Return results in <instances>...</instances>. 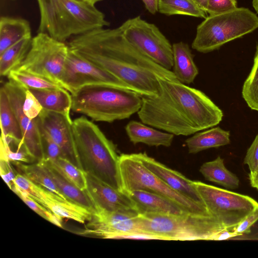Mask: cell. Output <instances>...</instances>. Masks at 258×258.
<instances>
[{
  "label": "cell",
  "mask_w": 258,
  "mask_h": 258,
  "mask_svg": "<svg viewBox=\"0 0 258 258\" xmlns=\"http://www.w3.org/2000/svg\"><path fill=\"white\" fill-rule=\"evenodd\" d=\"M135 204L139 214L182 215L188 213L178 205L159 195L144 190L124 192Z\"/></svg>",
  "instance_id": "obj_18"
},
{
  "label": "cell",
  "mask_w": 258,
  "mask_h": 258,
  "mask_svg": "<svg viewBox=\"0 0 258 258\" xmlns=\"http://www.w3.org/2000/svg\"><path fill=\"white\" fill-rule=\"evenodd\" d=\"M0 123L1 138L24 144L20 126L3 86L0 90Z\"/></svg>",
  "instance_id": "obj_25"
},
{
  "label": "cell",
  "mask_w": 258,
  "mask_h": 258,
  "mask_svg": "<svg viewBox=\"0 0 258 258\" xmlns=\"http://www.w3.org/2000/svg\"><path fill=\"white\" fill-rule=\"evenodd\" d=\"M258 220V207L248 215L233 230L238 235L248 234L251 227Z\"/></svg>",
  "instance_id": "obj_41"
},
{
  "label": "cell",
  "mask_w": 258,
  "mask_h": 258,
  "mask_svg": "<svg viewBox=\"0 0 258 258\" xmlns=\"http://www.w3.org/2000/svg\"><path fill=\"white\" fill-rule=\"evenodd\" d=\"M11 1H16V0H11Z\"/></svg>",
  "instance_id": "obj_49"
},
{
  "label": "cell",
  "mask_w": 258,
  "mask_h": 258,
  "mask_svg": "<svg viewBox=\"0 0 258 258\" xmlns=\"http://www.w3.org/2000/svg\"><path fill=\"white\" fill-rule=\"evenodd\" d=\"M237 8L236 0H209L206 11L209 15L224 13Z\"/></svg>",
  "instance_id": "obj_39"
},
{
  "label": "cell",
  "mask_w": 258,
  "mask_h": 258,
  "mask_svg": "<svg viewBox=\"0 0 258 258\" xmlns=\"http://www.w3.org/2000/svg\"><path fill=\"white\" fill-rule=\"evenodd\" d=\"M158 11L167 16L182 15L204 19L208 16L191 0H158Z\"/></svg>",
  "instance_id": "obj_30"
},
{
  "label": "cell",
  "mask_w": 258,
  "mask_h": 258,
  "mask_svg": "<svg viewBox=\"0 0 258 258\" xmlns=\"http://www.w3.org/2000/svg\"><path fill=\"white\" fill-rule=\"evenodd\" d=\"M38 100L43 109L63 115L69 119L72 98L62 87L57 88L28 89Z\"/></svg>",
  "instance_id": "obj_21"
},
{
  "label": "cell",
  "mask_w": 258,
  "mask_h": 258,
  "mask_svg": "<svg viewBox=\"0 0 258 258\" xmlns=\"http://www.w3.org/2000/svg\"><path fill=\"white\" fill-rule=\"evenodd\" d=\"M238 236L234 231L225 229L216 234L213 240H222Z\"/></svg>",
  "instance_id": "obj_43"
},
{
  "label": "cell",
  "mask_w": 258,
  "mask_h": 258,
  "mask_svg": "<svg viewBox=\"0 0 258 258\" xmlns=\"http://www.w3.org/2000/svg\"><path fill=\"white\" fill-rule=\"evenodd\" d=\"M194 183L209 214L230 231L258 207V202L249 196L199 181Z\"/></svg>",
  "instance_id": "obj_9"
},
{
  "label": "cell",
  "mask_w": 258,
  "mask_h": 258,
  "mask_svg": "<svg viewBox=\"0 0 258 258\" xmlns=\"http://www.w3.org/2000/svg\"><path fill=\"white\" fill-rule=\"evenodd\" d=\"M46 169L59 191L70 201L93 213L95 206L85 190H82L68 179L51 162L46 159L39 161Z\"/></svg>",
  "instance_id": "obj_19"
},
{
  "label": "cell",
  "mask_w": 258,
  "mask_h": 258,
  "mask_svg": "<svg viewBox=\"0 0 258 258\" xmlns=\"http://www.w3.org/2000/svg\"><path fill=\"white\" fill-rule=\"evenodd\" d=\"M38 125L44 153V159L53 160L60 157L65 158L58 145L39 123Z\"/></svg>",
  "instance_id": "obj_37"
},
{
  "label": "cell",
  "mask_w": 258,
  "mask_h": 258,
  "mask_svg": "<svg viewBox=\"0 0 258 258\" xmlns=\"http://www.w3.org/2000/svg\"><path fill=\"white\" fill-rule=\"evenodd\" d=\"M61 218H68L84 224L89 221L92 212L86 208L57 196L44 206Z\"/></svg>",
  "instance_id": "obj_27"
},
{
  "label": "cell",
  "mask_w": 258,
  "mask_h": 258,
  "mask_svg": "<svg viewBox=\"0 0 258 258\" xmlns=\"http://www.w3.org/2000/svg\"><path fill=\"white\" fill-rule=\"evenodd\" d=\"M71 95L72 110L96 121L128 118L142 103V96L135 91L104 84L86 85Z\"/></svg>",
  "instance_id": "obj_5"
},
{
  "label": "cell",
  "mask_w": 258,
  "mask_h": 258,
  "mask_svg": "<svg viewBox=\"0 0 258 258\" xmlns=\"http://www.w3.org/2000/svg\"><path fill=\"white\" fill-rule=\"evenodd\" d=\"M20 126L24 144L29 154L37 162L44 159L41 134L37 118L32 119L23 110L27 89L9 79L3 86Z\"/></svg>",
  "instance_id": "obj_14"
},
{
  "label": "cell",
  "mask_w": 258,
  "mask_h": 258,
  "mask_svg": "<svg viewBox=\"0 0 258 258\" xmlns=\"http://www.w3.org/2000/svg\"><path fill=\"white\" fill-rule=\"evenodd\" d=\"M119 28L125 39L143 54L166 69L173 68L172 45L156 25L137 16Z\"/></svg>",
  "instance_id": "obj_11"
},
{
  "label": "cell",
  "mask_w": 258,
  "mask_h": 258,
  "mask_svg": "<svg viewBox=\"0 0 258 258\" xmlns=\"http://www.w3.org/2000/svg\"><path fill=\"white\" fill-rule=\"evenodd\" d=\"M68 46L141 96L156 95L159 78L177 80L172 71L157 64L132 46L124 37L119 27L96 29L74 36Z\"/></svg>",
  "instance_id": "obj_1"
},
{
  "label": "cell",
  "mask_w": 258,
  "mask_h": 258,
  "mask_svg": "<svg viewBox=\"0 0 258 258\" xmlns=\"http://www.w3.org/2000/svg\"><path fill=\"white\" fill-rule=\"evenodd\" d=\"M0 173L4 181L11 189L17 174L13 169L10 161L0 160Z\"/></svg>",
  "instance_id": "obj_42"
},
{
  "label": "cell",
  "mask_w": 258,
  "mask_h": 258,
  "mask_svg": "<svg viewBox=\"0 0 258 258\" xmlns=\"http://www.w3.org/2000/svg\"><path fill=\"white\" fill-rule=\"evenodd\" d=\"M40 22L37 33L64 42L72 36L110 25L95 6L78 0H37Z\"/></svg>",
  "instance_id": "obj_4"
},
{
  "label": "cell",
  "mask_w": 258,
  "mask_h": 258,
  "mask_svg": "<svg viewBox=\"0 0 258 258\" xmlns=\"http://www.w3.org/2000/svg\"><path fill=\"white\" fill-rule=\"evenodd\" d=\"M127 135L134 144L143 143L149 146L170 147L174 135L157 130L144 123L132 120L125 127Z\"/></svg>",
  "instance_id": "obj_20"
},
{
  "label": "cell",
  "mask_w": 258,
  "mask_h": 258,
  "mask_svg": "<svg viewBox=\"0 0 258 258\" xmlns=\"http://www.w3.org/2000/svg\"><path fill=\"white\" fill-rule=\"evenodd\" d=\"M199 7L206 11L209 0H191Z\"/></svg>",
  "instance_id": "obj_46"
},
{
  "label": "cell",
  "mask_w": 258,
  "mask_h": 258,
  "mask_svg": "<svg viewBox=\"0 0 258 258\" xmlns=\"http://www.w3.org/2000/svg\"><path fill=\"white\" fill-rule=\"evenodd\" d=\"M32 39V36L23 38L0 54L1 77L8 76L21 64L30 49Z\"/></svg>",
  "instance_id": "obj_28"
},
{
  "label": "cell",
  "mask_w": 258,
  "mask_h": 258,
  "mask_svg": "<svg viewBox=\"0 0 258 258\" xmlns=\"http://www.w3.org/2000/svg\"><path fill=\"white\" fill-rule=\"evenodd\" d=\"M87 4L95 6V4L103 0H78Z\"/></svg>",
  "instance_id": "obj_47"
},
{
  "label": "cell",
  "mask_w": 258,
  "mask_h": 258,
  "mask_svg": "<svg viewBox=\"0 0 258 258\" xmlns=\"http://www.w3.org/2000/svg\"><path fill=\"white\" fill-rule=\"evenodd\" d=\"M13 162L21 170L22 174L29 180L61 198L68 200L59 191L46 169L39 162L29 164H23L19 162Z\"/></svg>",
  "instance_id": "obj_29"
},
{
  "label": "cell",
  "mask_w": 258,
  "mask_h": 258,
  "mask_svg": "<svg viewBox=\"0 0 258 258\" xmlns=\"http://www.w3.org/2000/svg\"><path fill=\"white\" fill-rule=\"evenodd\" d=\"M43 108L31 92L27 89L23 104V110L24 114L29 118L33 119L37 118Z\"/></svg>",
  "instance_id": "obj_38"
},
{
  "label": "cell",
  "mask_w": 258,
  "mask_h": 258,
  "mask_svg": "<svg viewBox=\"0 0 258 258\" xmlns=\"http://www.w3.org/2000/svg\"><path fill=\"white\" fill-rule=\"evenodd\" d=\"M200 172L206 179L228 188H237L239 180L237 176L228 170L220 156L202 164Z\"/></svg>",
  "instance_id": "obj_26"
},
{
  "label": "cell",
  "mask_w": 258,
  "mask_h": 258,
  "mask_svg": "<svg viewBox=\"0 0 258 258\" xmlns=\"http://www.w3.org/2000/svg\"><path fill=\"white\" fill-rule=\"evenodd\" d=\"M159 92L142 96L137 112L148 125L176 136H187L214 127L223 113L204 93L177 80L159 79Z\"/></svg>",
  "instance_id": "obj_2"
},
{
  "label": "cell",
  "mask_w": 258,
  "mask_h": 258,
  "mask_svg": "<svg viewBox=\"0 0 258 258\" xmlns=\"http://www.w3.org/2000/svg\"><path fill=\"white\" fill-rule=\"evenodd\" d=\"M61 83L71 94L83 86L92 84L107 85L132 90L111 74L91 62L69 46Z\"/></svg>",
  "instance_id": "obj_13"
},
{
  "label": "cell",
  "mask_w": 258,
  "mask_h": 258,
  "mask_svg": "<svg viewBox=\"0 0 258 258\" xmlns=\"http://www.w3.org/2000/svg\"><path fill=\"white\" fill-rule=\"evenodd\" d=\"M14 183L44 207L48 202L58 196L35 184L21 173H17Z\"/></svg>",
  "instance_id": "obj_33"
},
{
  "label": "cell",
  "mask_w": 258,
  "mask_h": 258,
  "mask_svg": "<svg viewBox=\"0 0 258 258\" xmlns=\"http://www.w3.org/2000/svg\"><path fill=\"white\" fill-rule=\"evenodd\" d=\"M85 175V191L96 210L109 212L128 210L138 211L135 204L126 194L113 188L91 175L86 173Z\"/></svg>",
  "instance_id": "obj_16"
},
{
  "label": "cell",
  "mask_w": 258,
  "mask_h": 258,
  "mask_svg": "<svg viewBox=\"0 0 258 258\" xmlns=\"http://www.w3.org/2000/svg\"><path fill=\"white\" fill-rule=\"evenodd\" d=\"M37 119L38 123L60 148L64 157L82 169L76 151L72 119L61 114L44 109Z\"/></svg>",
  "instance_id": "obj_15"
},
{
  "label": "cell",
  "mask_w": 258,
  "mask_h": 258,
  "mask_svg": "<svg viewBox=\"0 0 258 258\" xmlns=\"http://www.w3.org/2000/svg\"><path fill=\"white\" fill-rule=\"evenodd\" d=\"M258 28V16L245 8L209 15L197 27L191 47L208 53Z\"/></svg>",
  "instance_id": "obj_7"
},
{
  "label": "cell",
  "mask_w": 258,
  "mask_h": 258,
  "mask_svg": "<svg viewBox=\"0 0 258 258\" xmlns=\"http://www.w3.org/2000/svg\"><path fill=\"white\" fill-rule=\"evenodd\" d=\"M7 77L9 79L17 83L27 89L62 87L60 85L41 77L17 70L11 71Z\"/></svg>",
  "instance_id": "obj_32"
},
{
  "label": "cell",
  "mask_w": 258,
  "mask_h": 258,
  "mask_svg": "<svg viewBox=\"0 0 258 258\" xmlns=\"http://www.w3.org/2000/svg\"><path fill=\"white\" fill-rule=\"evenodd\" d=\"M244 163L248 165L250 172L254 171L258 166V134L247 151Z\"/></svg>",
  "instance_id": "obj_40"
},
{
  "label": "cell",
  "mask_w": 258,
  "mask_h": 258,
  "mask_svg": "<svg viewBox=\"0 0 258 258\" xmlns=\"http://www.w3.org/2000/svg\"><path fill=\"white\" fill-rule=\"evenodd\" d=\"M248 176L251 185L258 190V166L254 171L250 172Z\"/></svg>",
  "instance_id": "obj_45"
},
{
  "label": "cell",
  "mask_w": 258,
  "mask_h": 258,
  "mask_svg": "<svg viewBox=\"0 0 258 258\" xmlns=\"http://www.w3.org/2000/svg\"><path fill=\"white\" fill-rule=\"evenodd\" d=\"M118 166L122 192L146 190L169 199L187 213L210 215L205 206L176 192L147 168L136 153L120 155Z\"/></svg>",
  "instance_id": "obj_8"
},
{
  "label": "cell",
  "mask_w": 258,
  "mask_h": 258,
  "mask_svg": "<svg viewBox=\"0 0 258 258\" xmlns=\"http://www.w3.org/2000/svg\"><path fill=\"white\" fill-rule=\"evenodd\" d=\"M77 153L82 170L122 192L116 148L99 127L82 116L73 120Z\"/></svg>",
  "instance_id": "obj_3"
},
{
  "label": "cell",
  "mask_w": 258,
  "mask_h": 258,
  "mask_svg": "<svg viewBox=\"0 0 258 258\" xmlns=\"http://www.w3.org/2000/svg\"><path fill=\"white\" fill-rule=\"evenodd\" d=\"M143 164L170 187L192 201L204 205L194 181L149 156L146 153H136Z\"/></svg>",
  "instance_id": "obj_17"
},
{
  "label": "cell",
  "mask_w": 258,
  "mask_h": 258,
  "mask_svg": "<svg viewBox=\"0 0 258 258\" xmlns=\"http://www.w3.org/2000/svg\"><path fill=\"white\" fill-rule=\"evenodd\" d=\"M138 224L150 239L213 240L216 234L227 229L211 215L191 213L139 214Z\"/></svg>",
  "instance_id": "obj_6"
},
{
  "label": "cell",
  "mask_w": 258,
  "mask_h": 258,
  "mask_svg": "<svg viewBox=\"0 0 258 258\" xmlns=\"http://www.w3.org/2000/svg\"><path fill=\"white\" fill-rule=\"evenodd\" d=\"M68 50L69 46L64 42L47 34L37 33L32 37L24 60L15 70L41 77L62 87L61 77Z\"/></svg>",
  "instance_id": "obj_10"
},
{
  "label": "cell",
  "mask_w": 258,
  "mask_h": 258,
  "mask_svg": "<svg viewBox=\"0 0 258 258\" xmlns=\"http://www.w3.org/2000/svg\"><path fill=\"white\" fill-rule=\"evenodd\" d=\"M252 5L254 10L258 14V0H252Z\"/></svg>",
  "instance_id": "obj_48"
},
{
  "label": "cell",
  "mask_w": 258,
  "mask_h": 258,
  "mask_svg": "<svg viewBox=\"0 0 258 258\" xmlns=\"http://www.w3.org/2000/svg\"><path fill=\"white\" fill-rule=\"evenodd\" d=\"M32 210L50 223L62 228V218L53 214L50 210L29 196L16 184L14 183L11 189Z\"/></svg>",
  "instance_id": "obj_35"
},
{
  "label": "cell",
  "mask_w": 258,
  "mask_h": 258,
  "mask_svg": "<svg viewBox=\"0 0 258 258\" xmlns=\"http://www.w3.org/2000/svg\"><path fill=\"white\" fill-rule=\"evenodd\" d=\"M172 48V72L176 78L185 85L192 83L199 74V70L188 45L181 41L173 43Z\"/></svg>",
  "instance_id": "obj_22"
},
{
  "label": "cell",
  "mask_w": 258,
  "mask_h": 258,
  "mask_svg": "<svg viewBox=\"0 0 258 258\" xmlns=\"http://www.w3.org/2000/svg\"><path fill=\"white\" fill-rule=\"evenodd\" d=\"M31 36L30 25L26 19L1 17L0 54L21 39Z\"/></svg>",
  "instance_id": "obj_23"
},
{
  "label": "cell",
  "mask_w": 258,
  "mask_h": 258,
  "mask_svg": "<svg viewBox=\"0 0 258 258\" xmlns=\"http://www.w3.org/2000/svg\"><path fill=\"white\" fill-rule=\"evenodd\" d=\"M242 96L249 107L258 111V47L251 71L243 85Z\"/></svg>",
  "instance_id": "obj_31"
},
{
  "label": "cell",
  "mask_w": 258,
  "mask_h": 258,
  "mask_svg": "<svg viewBox=\"0 0 258 258\" xmlns=\"http://www.w3.org/2000/svg\"><path fill=\"white\" fill-rule=\"evenodd\" d=\"M1 160L24 163H29L36 161L29 154L24 144H21L16 150H11L9 145L1 139Z\"/></svg>",
  "instance_id": "obj_36"
},
{
  "label": "cell",
  "mask_w": 258,
  "mask_h": 258,
  "mask_svg": "<svg viewBox=\"0 0 258 258\" xmlns=\"http://www.w3.org/2000/svg\"><path fill=\"white\" fill-rule=\"evenodd\" d=\"M146 9L152 14H156L158 11V0H142Z\"/></svg>",
  "instance_id": "obj_44"
},
{
  "label": "cell",
  "mask_w": 258,
  "mask_h": 258,
  "mask_svg": "<svg viewBox=\"0 0 258 258\" xmlns=\"http://www.w3.org/2000/svg\"><path fill=\"white\" fill-rule=\"evenodd\" d=\"M49 160L68 179L78 188L82 190L86 189V175L82 169L64 157Z\"/></svg>",
  "instance_id": "obj_34"
},
{
  "label": "cell",
  "mask_w": 258,
  "mask_h": 258,
  "mask_svg": "<svg viewBox=\"0 0 258 258\" xmlns=\"http://www.w3.org/2000/svg\"><path fill=\"white\" fill-rule=\"evenodd\" d=\"M230 142V132L219 126L203 130L185 141L190 154H196L208 149L225 146Z\"/></svg>",
  "instance_id": "obj_24"
},
{
  "label": "cell",
  "mask_w": 258,
  "mask_h": 258,
  "mask_svg": "<svg viewBox=\"0 0 258 258\" xmlns=\"http://www.w3.org/2000/svg\"><path fill=\"white\" fill-rule=\"evenodd\" d=\"M135 210L109 212L96 210L80 234L102 238L149 239L140 229Z\"/></svg>",
  "instance_id": "obj_12"
}]
</instances>
